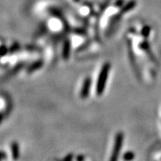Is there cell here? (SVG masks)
<instances>
[{
    "instance_id": "cell-1",
    "label": "cell",
    "mask_w": 161,
    "mask_h": 161,
    "mask_svg": "<svg viewBox=\"0 0 161 161\" xmlns=\"http://www.w3.org/2000/svg\"><path fill=\"white\" fill-rule=\"evenodd\" d=\"M110 64L109 63H106V64H104L101 71H100L97 80V84H96V93H97L98 96L101 95L103 93L104 90H105L107 77H108L109 73H110Z\"/></svg>"
},
{
    "instance_id": "cell-2",
    "label": "cell",
    "mask_w": 161,
    "mask_h": 161,
    "mask_svg": "<svg viewBox=\"0 0 161 161\" xmlns=\"http://www.w3.org/2000/svg\"><path fill=\"white\" fill-rule=\"evenodd\" d=\"M123 139H124V135L123 133L119 132L117 134H116L115 138V143H114V150H113L111 159H110L111 160H117L118 156H119L120 151H121L122 147H123Z\"/></svg>"
},
{
    "instance_id": "cell-3",
    "label": "cell",
    "mask_w": 161,
    "mask_h": 161,
    "mask_svg": "<svg viewBox=\"0 0 161 161\" xmlns=\"http://www.w3.org/2000/svg\"><path fill=\"white\" fill-rule=\"evenodd\" d=\"M90 87H91V79H90V78H87L84 81V83H83L82 87H81V90L80 95L82 99H86V98L88 97Z\"/></svg>"
},
{
    "instance_id": "cell-4",
    "label": "cell",
    "mask_w": 161,
    "mask_h": 161,
    "mask_svg": "<svg viewBox=\"0 0 161 161\" xmlns=\"http://www.w3.org/2000/svg\"><path fill=\"white\" fill-rule=\"evenodd\" d=\"M11 153L14 160H16V159L19 157V154H20L19 145H18V143H16L15 142H13L11 144Z\"/></svg>"
},
{
    "instance_id": "cell-5",
    "label": "cell",
    "mask_w": 161,
    "mask_h": 161,
    "mask_svg": "<svg viewBox=\"0 0 161 161\" xmlns=\"http://www.w3.org/2000/svg\"><path fill=\"white\" fill-rule=\"evenodd\" d=\"M69 51H70V44L69 41H66L64 43V49H63V55H64V58H68L69 55Z\"/></svg>"
},
{
    "instance_id": "cell-6",
    "label": "cell",
    "mask_w": 161,
    "mask_h": 161,
    "mask_svg": "<svg viewBox=\"0 0 161 161\" xmlns=\"http://www.w3.org/2000/svg\"><path fill=\"white\" fill-rule=\"evenodd\" d=\"M134 157V153L131 152V151H127V152L125 153V155H124V159H125V160H132Z\"/></svg>"
},
{
    "instance_id": "cell-7",
    "label": "cell",
    "mask_w": 161,
    "mask_h": 161,
    "mask_svg": "<svg viewBox=\"0 0 161 161\" xmlns=\"http://www.w3.org/2000/svg\"><path fill=\"white\" fill-rule=\"evenodd\" d=\"M40 65H41V64H40V62H38V63H35V64H33L32 66H31V69H38V68H39L40 66Z\"/></svg>"
},
{
    "instance_id": "cell-8",
    "label": "cell",
    "mask_w": 161,
    "mask_h": 161,
    "mask_svg": "<svg viewBox=\"0 0 161 161\" xmlns=\"http://www.w3.org/2000/svg\"><path fill=\"white\" fill-rule=\"evenodd\" d=\"M149 33H150V28L146 26L145 29H144V31H142V34L145 35V36H147V35H149Z\"/></svg>"
},
{
    "instance_id": "cell-9",
    "label": "cell",
    "mask_w": 161,
    "mask_h": 161,
    "mask_svg": "<svg viewBox=\"0 0 161 161\" xmlns=\"http://www.w3.org/2000/svg\"><path fill=\"white\" fill-rule=\"evenodd\" d=\"M72 159H73V154H69V157H65V159H64V160H72Z\"/></svg>"
}]
</instances>
